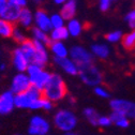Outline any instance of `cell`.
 <instances>
[{
    "label": "cell",
    "instance_id": "6da1fadb",
    "mask_svg": "<svg viewBox=\"0 0 135 135\" xmlns=\"http://www.w3.org/2000/svg\"><path fill=\"white\" fill-rule=\"evenodd\" d=\"M66 93H68V89L64 79L61 77V75L56 73L52 74L45 87L42 89L43 97L50 100L54 103L59 102L62 99H64Z\"/></svg>",
    "mask_w": 135,
    "mask_h": 135
},
{
    "label": "cell",
    "instance_id": "7a4b0ae2",
    "mask_svg": "<svg viewBox=\"0 0 135 135\" xmlns=\"http://www.w3.org/2000/svg\"><path fill=\"white\" fill-rule=\"evenodd\" d=\"M53 123L61 132L73 131L78 124V118L73 110L61 108L55 113L53 117Z\"/></svg>",
    "mask_w": 135,
    "mask_h": 135
},
{
    "label": "cell",
    "instance_id": "3957f363",
    "mask_svg": "<svg viewBox=\"0 0 135 135\" xmlns=\"http://www.w3.org/2000/svg\"><path fill=\"white\" fill-rule=\"evenodd\" d=\"M26 73L29 76L31 86L41 91L49 80L50 76H52V73L45 70L44 66L38 65L36 63H30L26 70Z\"/></svg>",
    "mask_w": 135,
    "mask_h": 135
},
{
    "label": "cell",
    "instance_id": "277c9868",
    "mask_svg": "<svg viewBox=\"0 0 135 135\" xmlns=\"http://www.w3.org/2000/svg\"><path fill=\"white\" fill-rule=\"evenodd\" d=\"M78 76L85 85L90 87H95L98 85H101L103 81L102 72L94 63L79 68Z\"/></svg>",
    "mask_w": 135,
    "mask_h": 135
},
{
    "label": "cell",
    "instance_id": "5b68a950",
    "mask_svg": "<svg viewBox=\"0 0 135 135\" xmlns=\"http://www.w3.org/2000/svg\"><path fill=\"white\" fill-rule=\"evenodd\" d=\"M42 95L41 90L31 86L26 91L15 94V107L20 109H30L32 103Z\"/></svg>",
    "mask_w": 135,
    "mask_h": 135
},
{
    "label": "cell",
    "instance_id": "8992f818",
    "mask_svg": "<svg viewBox=\"0 0 135 135\" xmlns=\"http://www.w3.org/2000/svg\"><path fill=\"white\" fill-rule=\"evenodd\" d=\"M69 56L78 65V69L81 66L93 63V60H94V56L92 55L90 50H88L87 48H85L84 46H80V45H75V46L71 47L70 52H69Z\"/></svg>",
    "mask_w": 135,
    "mask_h": 135
},
{
    "label": "cell",
    "instance_id": "52a82bcc",
    "mask_svg": "<svg viewBox=\"0 0 135 135\" xmlns=\"http://www.w3.org/2000/svg\"><path fill=\"white\" fill-rule=\"evenodd\" d=\"M50 131V123L45 117L35 115L30 118L28 124L29 135H47Z\"/></svg>",
    "mask_w": 135,
    "mask_h": 135
},
{
    "label": "cell",
    "instance_id": "ba28073f",
    "mask_svg": "<svg viewBox=\"0 0 135 135\" xmlns=\"http://www.w3.org/2000/svg\"><path fill=\"white\" fill-rule=\"evenodd\" d=\"M112 110L119 112L130 119H135V102L127 99H113L109 102Z\"/></svg>",
    "mask_w": 135,
    "mask_h": 135
},
{
    "label": "cell",
    "instance_id": "9c48e42d",
    "mask_svg": "<svg viewBox=\"0 0 135 135\" xmlns=\"http://www.w3.org/2000/svg\"><path fill=\"white\" fill-rule=\"evenodd\" d=\"M31 87V83L29 76L26 72H17L11 80V91L14 94H17L21 92L26 91Z\"/></svg>",
    "mask_w": 135,
    "mask_h": 135
},
{
    "label": "cell",
    "instance_id": "30bf717a",
    "mask_svg": "<svg viewBox=\"0 0 135 135\" xmlns=\"http://www.w3.org/2000/svg\"><path fill=\"white\" fill-rule=\"evenodd\" d=\"M54 62L68 75H71V76L78 75V70H79L78 65L75 63V61L70 56L62 57V58L54 57Z\"/></svg>",
    "mask_w": 135,
    "mask_h": 135
},
{
    "label": "cell",
    "instance_id": "8fae6325",
    "mask_svg": "<svg viewBox=\"0 0 135 135\" xmlns=\"http://www.w3.org/2000/svg\"><path fill=\"white\" fill-rule=\"evenodd\" d=\"M35 45H36V54L33 57V61L31 63H36L38 65L41 66H45L48 61H49V55H48V46L42 42L39 41H35Z\"/></svg>",
    "mask_w": 135,
    "mask_h": 135
},
{
    "label": "cell",
    "instance_id": "7c38bea8",
    "mask_svg": "<svg viewBox=\"0 0 135 135\" xmlns=\"http://www.w3.org/2000/svg\"><path fill=\"white\" fill-rule=\"evenodd\" d=\"M12 62L17 72H26L27 68L30 64L29 59L26 57V55L23 53L21 47H17L13 50L12 53Z\"/></svg>",
    "mask_w": 135,
    "mask_h": 135
},
{
    "label": "cell",
    "instance_id": "4fadbf2b",
    "mask_svg": "<svg viewBox=\"0 0 135 135\" xmlns=\"http://www.w3.org/2000/svg\"><path fill=\"white\" fill-rule=\"evenodd\" d=\"M15 108V94L9 90L0 94V115H8Z\"/></svg>",
    "mask_w": 135,
    "mask_h": 135
},
{
    "label": "cell",
    "instance_id": "5bb4252c",
    "mask_svg": "<svg viewBox=\"0 0 135 135\" xmlns=\"http://www.w3.org/2000/svg\"><path fill=\"white\" fill-rule=\"evenodd\" d=\"M33 16H35L36 27H38L39 29H41L45 32H49L53 29L52 23H50V16L44 10H38L33 14Z\"/></svg>",
    "mask_w": 135,
    "mask_h": 135
},
{
    "label": "cell",
    "instance_id": "9a60e30c",
    "mask_svg": "<svg viewBox=\"0 0 135 135\" xmlns=\"http://www.w3.org/2000/svg\"><path fill=\"white\" fill-rule=\"evenodd\" d=\"M21 8L15 7L12 4H8V7L0 13V17L4 18L6 21L15 24L18 23V18H20V14H21Z\"/></svg>",
    "mask_w": 135,
    "mask_h": 135
},
{
    "label": "cell",
    "instance_id": "2e32d148",
    "mask_svg": "<svg viewBox=\"0 0 135 135\" xmlns=\"http://www.w3.org/2000/svg\"><path fill=\"white\" fill-rule=\"evenodd\" d=\"M48 48L50 53L54 55V57L62 58L69 56L70 49H68V47L62 41H50V43L48 44Z\"/></svg>",
    "mask_w": 135,
    "mask_h": 135
},
{
    "label": "cell",
    "instance_id": "e0dca14e",
    "mask_svg": "<svg viewBox=\"0 0 135 135\" xmlns=\"http://www.w3.org/2000/svg\"><path fill=\"white\" fill-rule=\"evenodd\" d=\"M90 52L95 58L99 59H107L110 55V49L107 44L105 43H94L90 47Z\"/></svg>",
    "mask_w": 135,
    "mask_h": 135
},
{
    "label": "cell",
    "instance_id": "ac0fdd59",
    "mask_svg": "<svg viewBox=\"0 0 135 135\" xmlns=\"http://www.w3.org/2000/svg\"><path fill=\"white\" fill-rule=\"evenodd\" d=\"M76 9H77V2H76V0H68L65 3L62 4L60 14L63 16V18L65 21H69V20L75 17Z\"/></svg>",
    "mask_w": 135,
    "mask_h": 135
},
{
    "label": "cell",
    "instance_id": "d6986e66",
    "mask_svg": "<svg viewBox=\"0 0 135 135\" xmlns=\"http://www.w3.org/2000/svg\"><path fill=\"white\" fill-rule=\"evenodd\" d=\"M109 117H110L113 123H114L116 127L120 128V129H127V128H129V126H130V118H128L127 116L122 115V114L119 113V112L112 110Z\"/></svg>",
    "mask_w": 135,
    "mask_h": 135
},
{
    "label": "cell",
    "instance_id": "ffe728a7",
    "mask_svg": "<svg viewBox=\"0 0 135 135\" xmlns=\"http://www.w3.org/2000/svg\"><path fill=\"white\" fill-rule=\"evenodd\" d=\"M18 23L24 28H30L32 26V23H35V16H33L32 12L29 9L23 8L21 10Z\"/></svg>",
    "mask_w": 135,
    "mask_h": 135
},
{
    "label": "cell",
    "instance_id": "44dd1931",
    "mask_svg": "<svg viewBox=\"0 0 135 135\" xmlns=\"http://www.w3.org/2000/svg\"><path fill=\"white\" fill-rule=\"evenodd\" d=\"M66 29L69 31V35L70 37H79L83 32V24L76 20L75 17L74 18H71L68 21V24H66Z\"/></svg>",
    "mask_w": 135,
    "mask_h": 135
},
{
    "label": "cell",
    "instance_id": "7402d4cb",
    "mask_svg": "<svg viewBox=\"0 0 135 135\" xmlns=\"http://www.w3.org/2000/svg\"><path fill=\"white\" fill-rule=\"evenodd\" d=\"M21 49L23 50V53L26 55V57L29 59L30 63L33 61V57H35V54H36V45H35V42L33 40H28L26 39L23 43H21Z\"/></svg>",
    "mask_w": 135,
    "mask_h": 135
},
{
    "label": "cell",
    "instance_id": "603a6c76",
    "mask_svg": "<svg viewBox=\"0 0 135 135\" xmlns=\"http://www.w3.org/2000/svg\"><path fill=\"white\" fill-rule=\"evenodd\" d=\"M70 37L69 31L66 27H60V28H53L49 31V38L50 41H64Z\"/></svg>",
    "mask_w": 135,
    "mask_h": 135
},
{
    "label": "cell",
    "instance_id": "cb8c5ba5",
    "mask_svg": "<svg viewBox=\"0 0 135 135\" xmlns=\"http://www.w3.org/2000/svg\"><path fill=\"white\" fill-rule=\"evenodd\" d=\"M31 35H32V40H35V41L42 42V43L46 44L47 46L50 43V38H49L48 32H45V31L39 29L38 27H33L31 29Z\"/></svg>",
    "mask_w": 135,
    "mask_h": 135
},
{
    "label": "cell",
    "instance_id": "d4e9b609",
    "mask_svg": "<svg viewBox=\"0 0 135 135\" xmlns=\"http://www.w3.org/2000/svg\"><path fill=\"white\" fill-rule=\"evenodd\" d=\"M14 25L4 18L0 17V37L2 38H11L13 33Z\"/></svg>",
    "mask_w": 135,
    "mask_h": 135
},
{
    "label": "cell",
    "instance_id": "484cf974",
    "mask_svg": "<svg viewBox=\"0 0 135 135\" xmlns=\"http://www.w3.org/2000/svg\"><path fill=\"white\" fill-rule=\"evenodd\" d=\"M83 115L85 117V119L92 126L97 127V122H98V118L100 117L99 113L93 108V107H86L83 110Z\"/></svg>",
    "mask_w": 135,
    "mask_h": 135
},
{
    "label": "cell",
    "instance_id": "4316f807",
    "mask_svg": "<svg viewBox=\"0 0 135 135\" xmlns=\"http://www.w3.org/2000/svg\"><path fill=\"white\" fill-rule=\"evenodd\" d=\"M121 42H122V45L127 49H133L135 47V30L124 35L122 37Z\"/></svg>",
    "mask_w": 135,
    "mask_h": 135
},
{
    "label": "cell",
    "instance_id": "83f0119b",
    "mask_svg": "<svg viewBox=\"0 0 135 135\" xmlns=\"http://www.w3.org/2000/svg\"><path fill=\"white\" fill-rule=\"evenodd\" d=\"M50 23H52L53 28H60L64 26L65 20L60 13H55L53 15H50Z\"/></svg>",
    "mask_w": 135,
    "mask_h": 135
},
{
    "label": "cell",
    "instance_id": "f1b7e54d",
    "mask_svg": "<svg viewBox=\"0 0 135 135\" xmlns=\"http://www.w3.org/2000/svg\"><path fill=\"white\" fill-rule=\"evenodd\" d=\"M122 37H123V35H122V32L120 30H115V31H112V32L107 33L105 39H106L107 42L115 44V43L120 42L122 40Z\"/></svg>",
    "mask_w": 135,
    "mask_h": 135
},
{
    "label": "cell",
    "instance_id": "f546056e",
    "mask_svg": "<svg viewBox=\"0 0 135 135\" xmlns=\"http://www.w3.org/2000/svg\"><path fill=\"white\" fill-rule=\"evenodd\" d=\"M93 91H94L95 95L99 97V98H101V99H108L109 95H110V94H109V91H108L104 86H102V85L95 86L94 89H93Z\"/></svg>",
    "mask_w": 135,
    "mask_h": 135
},
{
    "label": "cell",
    "instance_id": "4dcf8cb0",
    "mask_svg": "<svg viewBox=\"0 0 135 135\" xmlns=\"http://www.w3.org/2000/svg\"><path fill=\"white\" fill-rule=\"evenodd\" d=\"M12 38L18 43H23L26 40V36L23 32V30L18 27H14L13 29V33H12Z\"/></svg>",
    "mask_w": 135,
    "mask_h": 135
},
{
    "label": "cell",
    "instance_id": "1f68e13d",
    "mask_svg": "<svg viewBox=\"0 0 135 135\" xmlns=\"http://www.w3.org/2000/svg\"><path fill=\"white\" fill-rule=\"evenodd\" d=\"M113 124V121L110 119L109 116H101L98 118V122H97V127L100 128H108Z\"/></svg>",
    "mask_w": 135,
    "mask_h": 135
},
{
    "label": "cell",
    "instance_id": "d6a6232c",
    "mask_svg": "<svg viewBox=\"0 0 135 135\" xmlns=\"http://www.w3.org/2000/svg\"><path fill=\"white\" fill-rule=\"evenodd\" d=\"M124 20L128 23V26L132 30H135V9L131 10L130 12H128V14L126 15Z\"/></svg>",
    "mask_w": 135,
    "mask_h": 135
},
{
    "label": "cell",
    "instance_id": "836d02e7",
    "mask_svg": "<svg viewBox=\"0 0 135 135\" xmlns=\"http://www.w3.org/2000/svg\"><path fill=\"white\" fill-rule=\"evenodd\" d=\"M117 0H99V8L102 12L108 11Z\"/></svg>",
    "mask_w": 135,
    "mask_h": 135
},
{
    "label": "cell",
    "instance_id": "e575fe53",
    "mask_svg": "<svg viewBox=\"0 0 135 135\" xmlns=\"http://www.w3.org/2000/svg\"><path fill=\"white\" fill-rule=\"evenodd\" d=\"M8 2H9V4L18 7L21 9L26 8V6H27V0H8Z\"/></svg>",
    "mask_w": 135,
    "mask_h": 135
},
{
    "label": "cell",
    "instance_id": "d590c367",
    "mask_svg": "<svg viewBox=\"0 0 135 135\" xmlns=\"http://www.w3.org/2000/svg\"><path fill=\"white\" fill-rule=\"evenodd\" d=\"M8 4H9L8 0H0V13H1L8 7Z\"/></svg>",
    "mask_w": 135,
    "mask_h": 135
},
{
    "label": "cell",
    "instance_id": "8d00e7d4",
    "mask_svg": "<svg viewBox=\"0 0 135 135\" xmlns=\"http://www.w3.org/2000/svg\"><path fill=\"white\" fill-rule=\"evenodd\" d=\"M63 135H78V133H76V132L73 130V131H68V132H63Z\"/></svg>",
    "mask_w": 135,
    "mask_h": 135
},
{
    "label": "cell",
    "instance_id": "74e56055",
    "mask_svg": "<svg viewBox=\"0 0 135 135\" xmlns=\"http://www.w3.org/2000/svg\"><path fill=\"white\" fill-rule=\"evenodd\" d=\"M68 1V0H54V2L56 4H59V6H62L63 3H65Z\"/></svg>",
    "mask_w": 135,
    "mask_h": 135
},
{
    "label": "cell",
    "instance_id": "f35d334b",
    "mask_svg": "<svg viewBox=\"0 0 135 135\" xmlns=\"http://www.w3.org/2000/svg\"><path fill=\"white\" fill-rule=\"evenodd\" d=\"M6 69H7V64H6V63H3V62H2V63H0V71L3 72Z\"/></svg>",
    "mask_w": 135,
    "mask_h": 135
},
{
    "label": "cell",
    "instance_id": "ab89813d",
    "mask_svg": "<svg viewBox=\"0 0 135 135\" xmlns=\"http://www.w3.org/2000/svg\"><path fill=\"white\" fill-rule=\"evenodd\" d=\"M32 1H35V2H41V1H43V0H32Z\"/></svg>",
    "mask_w": 135,
    "mask_h": 135
},
{
    "label": "cell",
    "instance_id": "60d3db41",
    "mask_svg": "<svg viewBox=\"0 0 135 135\" xmlns=\"http://www.w3.org/2000/svg\"><path fill=\"white\" fill-rule=\"evenodd\" d=\"M15 135H23V134H15Z\"/></svg>",
    "mask_w": 135,
    "mask_h": 135
},
{
    "label": "cell",
    "instance_id": "b9f144b4",
    "mask_svg": "<svg viewBox=\"0 0 135 135\" xmlns=\"http://www.w3.org/2000/svg\"><path fill=\"white\" fill-rule=\"evenodd\" d=\"M133 1H135V0H133Z\"/></svg>",
    "mask_w": 135,
    "mask_h": 135
}]
</instances>
